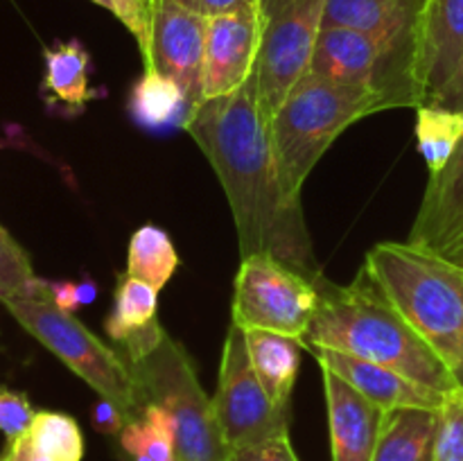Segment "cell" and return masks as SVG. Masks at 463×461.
Returning a JSON list of instances; mask_svg holds the SVG:
<instances>
[{
  "label": "cell",
  "mask_w": 463,
  "mask_h": 461,
  "mask_svg": "<svg viewBox=\"0 0 463 461\" xmlns=\"http://www.w3.org/2000/svg\"><path fill=\"white\" fill-rule=\"evenodd\" d=\"M463 230V136L448 165L430 176L407 242L441 251Z\"/></svg>",
  "instance_id": "obj_17"
},
{
  "label": "cell",
  "mask_w": 463,
  "mask_h": 461,
  "mask_svg": "<svg viewBox=\"0 0 463 461\" xmlns=\"http://www.w3.org/2000/svg\"><path fill=\"white\" fill-rule=\"evenodd\" d=\"M247 351L258 380L265 387L267 396L279 407L289 409L294 382H297L301 351L306 343L288 334L271 333V330H244Z\"/></svg>",
  "instance_id": "obj_20"
},
{
  "label": "cell",
  "mask_w": 463,
  "mask_h": 461,
  "mask_svg": "<svg viewBox=\"0 0 463 461\" xmlns=\"http://www.w3.org/2000/svg\"><path fill=\"white\" fill-rule=\"evenodd\" d=\"M3 306L36 342L57 355L95 393L111 400L127 420L138 419L145 405L127 357L111 351L77 321L75 315L63 312L52 301L12 298Z\"/></svg>",
  "instance_id": "obj_6"
},
{
  "label": "cell",
  "mask_w": 463,
  "mask_h": 461,
  "mask_svg": "<svg viewBox=\"0 0 463 461\" xmlns=\"http://www.w3.org/2000/svg\"><path fill=\"white\" fill-rule=\"evenodd\" d=\"M45 77L43 93L52 107L61 108L66 116H77L84 111L93 98L89 72L90 54L77 39L57 43L43 50Z\"/></svg>",
  "instance_id": "obj_21"
},
{
  "label": "cell",
  "mask_w": 463,
  "mask_h": 461,
  "mask_svg": "<svg viewBox=\"0 0 463 461\" xmlns=\"http://www.w3.org/2000/svg\"><path fill=\"white\" fill-rule=\"evenodd\" d=\"M434 461H463V391L443 402Z\"/></svg>",
  "instance_id": "obj_28"
},
{
  "label": "cell",
  "mask_w": 463,
  "mask_h": 461,
  "mask_svg": "<svg viewBox=\"0 0 463 461\" xmlns=\"http://www.w3.org/2000/svg\"><path fill=\"white\" fill-rule=\"evenodd\" d=\"M333 461H371L383 428L384 411L333 371L324 369Z\"/></svg>",
  "instance_id": "obj_15"
},
{
  "label": "cell",
  "mask_w": 463,
  "mask_h": 461,
  "mask_svg": "<svg viewBox=\"0 0 463 461\" xmlns=\"http://www.w3.org/2000/svg\"><path fill=\"white\" fill-rule=\"evenodd\" d=\"M36 411L30 398L14 389H0V432L5 434L7 443L25 437L32 428Z\"/></svg>",
  "instance_id": "obj_30"
},
{
  "label": "cell",
  "mask_w": 463,
  "mask_h": 461,
  "mask_svg": "<svg viewBox=\"0 0 463 461\" xmlns=\"http://www.w3.org/2000/svg\"><path fill=\"white\" fill-rule=\"evenodd\" d=\"M326 0H260L262 39L251 81L258 113L269 125L289 90L310 72Z\"/></svg>",
  "instance_id": "obj_7"
},
{
  "label": "cell",
  "mask_w": 463,
  "mask_h": 461,
  "mask_svg": "<svg viewBox=\"0 0 463 461\" xmlns=\"http://www.w3.org/2000/svg\"><path fill=\"white\" fill-rule=\"evenodd\" d=\"M213 407L231 450L289 432V409L279 407L267 396L251 366L244 330L235 324H231L226 333Z\"/></svg>",
  "instance_id": "obj_9"
},
{
  "label": "cell",
  "mask_w": 463,
  "mask_h": 461,
  "mask_svg": "<svg viewBox=\"0 0 463 461\" xmlns=\"http://www.w3.org/2000/svg\"><path fill=\"white\" fill-rule=\"evenodd\" d=\"M306 346L373 362L443 396L461 391L446 362L402 319L364 269L344 287L319 280V306Z\"/></svg>",
  "instance_id": "obj_2"
},
{
  "label": "cell",
  "mask_w": 463,
  "mask_h": 461,
  "mask_svg": "<svg viewBox=\"0 0 463 461\" xmlns=\"http://www.w3.org/2000/svg\"><path fill=\"white\" fill-rule=\"evenodd\" d=\"M231 461H298V456L288 432L269 438V441L256 443V446L231 450Z\"/></svg>",
  "instance_id": "obj_31"
},
{
  "label": "cell",
  "mask_w": 463,
  "mask_h": 461,
  "mask_svg": "<svg viewBox=\"0 0 463 461\" xmlns=\"http://www.w3.org/2000/svg\"><path fill=\"white\" fill-rule=\"evenodd\" d=\"M0 456H3V461H52L50 456H45L34 443H32L30 434L7 443V447H5Z\"/></svg>",
  "instance_id": "obj_35"
},
{
  "label": "cell",
  "mask_w": 463,
  "mask_h": 461,
  "mask_svg": "<svg viewBox=\"0 0 463 461\" xmlns=\"http://www.w3.org/2000/svg\"><path fill=\"white\" fill-rule=\"evenodd\" d=\"M129 113L140 127L147 129H167L184 127L193 113L181 86L161 72L145 68L143 77L129 93Z\"/></svg>",
  "instance_id": "obj_22"
},
{
  "label": "cell",
  "mask_w": 463,
  "mask_h": 461,
  "mask_svg": "<svg viewBox=\"0 0 463 461\" xmlns=\"http://www.w3.org/2000/svg\"><path fill=\"white\" fill-rule=\"evenodd\" d=\"M12 298L52 301V292L50 280L34 274L25 249L0 226V303Z\"/></svg>",
  "instance_id": "obj_26"
},
{
  "label": "cell",
  "mask_w": 463,
  "mask_h": 461,
  "mask_svg": "<svg viewBox=\"0 0 463 461\" xmlns=\"http://www.w3.org/2000/svg\"><path fill=\"white\" fill-rule=\"evenodd\" d=\"M116 438L129 461H179L170 414L152 402H147L138 419L129 420Z\"/></svg>",
  "instance_id": "obj_23"
},
{
  "label": "cell",
  "mask_w": 463,
  "mask_h": 461,
  "mask_svg": "<svg viewBox=\"0 0 463 461\" xmlns=\"http://www.w3.org/2000/svg\"><path fill=\"white\" fill-rule=\"evenodd\" d=\"M184 7L193 9V12L202 14V16H220V14L233 12V9L244 7L249 3H256V0H176Z\"/></svg>",
  "instance_id": "obj_33"
},
{
  "label": "cell",
  "mask_w": 463,
  "mask_h": 461,
  "mask_svg": "<svg viewBox=\"0 0 463 461\" xmlns=\"http://www.w3.org/2000/svg\"><path fill=\"white\" fill-rule=\"evenodd\" d=\"M184 129L220 176L242 258L269 253L319 283L324 274L312 251L301 197L289 194L280 183L251 77L235 93L202 99Z\"/></svg>",
  "instance_id": "obj_1"
},
{
  "label": "cell",
  "mask_w": 463,
  "mask_h": 461,
  "mask_svg": "<svg viewBox=\"0 0 463 461\" xmlns=\"http://www.w3.org/2000/svg\"><path fill=\"white\" fill-rule=\"evenodd\" d=\"M127 423H129V420H127V416L122 414V411L118 409L111 400H104L102 398L99 402H95L93 428L98 429V432L109 434V437H118Z\"/></svg>",
  "instance_id": "obj_32"
},
{
  "label": "cell",
  "mask_w": 463,
  "mask_h": 461,
  "mask_svg": "<svg viewBox=\"0 0 463 461\" xmlns=\"http://www.w3.org/2000/svg\"><path fill=\"white\" fill-rule=\"evenodd\" d=\"M143 405L163 407L175 429L179 461H231V447L217 423L213 400L202 389L193 360L172 337L131 364Z\"/></svg>",
  "instance_id": "obj_5"
},
{
  "label": "cell",
  "mask_w": 463,
  "mask_h": 461,
  "mask_svg": "<svg viewBox=\"0 0 463 461\" xmlns=\"http://www.w3.org/2000/svg\"><path fill=\"white\" fill-rule=\"evenodd\" d=\"M463 61V0H423L416 30L419 107L432 104Z\"/></svg>",
  "instance_id": "obj_13"
},
{
  "label": "cell",
  "mask_w": 463,
  "mask_h": 461,
  "mask_svg": "<svg viewBox=\"0 0 463 461\" xmlns=\"http://www.w3.org/2000/svg\"><path fill=\"white\" fill-rule=\"evenodd\" d=\"M140 3H143L145 7H147L149 12H152V9H154V5H156V0H140Z\"/></svg>",
  "instance_id": "obj_39"
},
{
  "label": "cell",
  "mask_w": 463,
  "mask_h": 461,
  "mask_svg": "<svg viewBox=\"0 0 463 461\" xmlns=\"http://www.w3.org/2000/svg\"><path fill=\"white\" fill-rule=\"evenodd\" d=\"M206 23V16L176 0H156L152 9L149 52L143 59L145 68L175 80L193 108L202 102Z\"/></svg>",
  "instance_id": "obj_11"
},
{
  "label": "cell",
  "mask_w": 463,
  "mask_h": 461,
  "mask_svg": "<svg viewBox=\"0 0 463 461\" xmlns=\"http://www.w3.org/2000/svg\"><path fill=\"white\" fill-rule=\"evenodd\" d=\"M310 351L319 362V366L346 380L353 389H357L366 400H371L383 411L401 409V407L441 409L443 402L448 400V396H443V393L420 387L405 375L373 364V362L360 360V357L346 355V353L328 351V348L310 346Z\"/></svg>",
  "instance_id": "obj_16"
},
{
  "label": "cell",
  "mask_w": 463,
  "mask_h": 461,
  "mask_svg": "<svg viewBox=\"0 0 463 461\" xmlns=\"http://www.w3.org/2000/svg\"><path fill=\"white\" fill-rule=\"evenodd\" d=\"M158 289L131 276H118L113 294V310L104 321V330L116 343L125 346L127 362L147 357L165 337V330L156 321Z\"/></svg>",
  "instance_id": "obj_18"
},
{
  "label": "cell",
  "mask_w": 463,
  "mask_h": 461,
  "mask_svg": "<svg viewBox=\"0 0 463 461\" xmlns=\"http://www.w3.org/2000/svg\"><path fill=\"white\" fill-rule=\"evenodd\" d=\"M362 269L439 353L463 391V269L411 242H380Z\"/></svg>",
  "instance_id": "obj_3"
},
{
  "label": "cell",
  "mask_w": 463,
  "mask_h": 461,
  "mask_svg": "<svg viewBox=\"0 0 463 461\" xmlns=\"http://www.w3.org/2000/svg\"><path fill=\"white\" fill-rule=\"evenodd\" d=\"M0 461H3V456H0Z\"/></svg>",
  "instance_id": "obj_40"
},
{
  "label": "cell",
  "mask_w": 463,
  "mask_h": 461,
  "mask_svg": "<svg viewBox=\"0 0 463 461\" xmlns=\"http://www.w3.org/2000/svg\"><path fill=\"white\" fill-rule=\"evenodd\" d=\"M260 39V0L208 18L202 99L224 98L247 84L256 66Z\"/></svg>",
  "instance_id": "obj_12"
},
{
  "label": "cell",
  "mask_w": 463,
  "mask_h": 461,
  "mask_svg": "<svg viewBox=\"0 0 463 461\" xmlns=\"http://www.w3.org/2000/svg\"><path fill=\"white\" fill-rule=\"evenodd\" d=\"M50 292H52L54 306L61 307L63 312L75 315V310L80 307V298H77V283H71V280H50Z\"/></svg>",
  "instance_id": "obj_36"
},
{
  "label": "cell",
  "mask_w": 463,
  "mask_h": 461,
  "mask_svg": "<svg viewBox=\"0 0 463 461\" xmlns=\"http://www.w3.org/2000/svg\"><path fill=\"white\" fill-rule=\"evenodd\" d=\"M77 298H80V307L90 306L98 298V283L93 278H84L81 283H77Z\"/></svg>",
  "instance_id": "obj_38"
},
{
  "label": "cell",
  "mask_w": 463,
  "mask_h": 461,
  "mask_svg": "<svg viewBox=\"0 0 463 461\" xmlns=\"http://www.w3.org/2000/svg\"><path fill=\"white\" fill-rule=\"evenodd\" d=\"M99 7L109 9L138 43L143 59L149 52V34H152V12L140 0H90Z\"/></svg>",
  "instance_id": "obj_29"
},
{
  "label": "cell",
  "mask_w": 463,
  "mask_h": 461,
  "mask_svg": "<svg viewBox=\"0 0 463 461\" xmlns=\"http://www.w3.org/2000/svg\"><path fill=\"white\" fill-rule=\"evenodd\" d=\"M463 136V113L448 108L425 107L416 108V138L419 152L428 163L430 176L439 174L448 165Z\"/></svg>",
  "instance_id": "obj_25"
},
{
  "label": "cell",
  "mask_w": 463,
  "mask_h": 461,
  "mask_svg": "<svg viewBox=\"0 0 463 461\" xmlns=\"http://www.w3.org/2000/svg\"><path fill=\"white\" fill-rule=\"evenodd\" d=\"M420 7L423 0H326L321 27H348L373 36L414 71Z\"/></svg>",
  "instance_id": "obj_14"
},
{
  "label": "cell",
  "mask_w": 463,
  "mask_h": 461,
  "mask_svg": "<svg viewBox=\"0 0 463 461\" xmlns=\"http://www.w3.org/2000/svg\"><path fill=\"white\" fill-rule=\"evenodd\" d=\"M439 256H443L448 262H452V265L463 269V230L457 235L455 240H452L450 244H448L446 249H441V251H439Z\"/></svg>",
  "instance_id": "obj_37"
},
{
  "label": "cell",
  "mask_w": 463,
  "mask_h": 461,
  "mask_svg": "<svg viewBox=\"0 0 463 461\" xmlns=\"http://www.w3.org/2000/svg\"><path fill=\"white\" fill-rule=\"evenodd\" d=\"M310 72L342 84L362 86L378 95L384 108H419V93L410 63L362 32L348 27H321Z\"/></svg>",
  "instance_id": "obj_10"
},
{
  "label": "cell",
  "mask_w": 463,
  "mask_h": 461,
  "mask_svg": "<svg viewBox=\"0 0 463 461\" xmlns=\"http://www.w3.org/2000/svg\"><path fill=\"white\" fill-rule=\"evenodd\" d=\"M319 306V283L269 253L242 258L233 292V324L242 330H271L306 343Z\"/></svg>",
  "instance_id": "obj_8"
},
{
  "label": "cell",
  "mask_w": 463,
  "mask_h": 461,
  "mask_svg": "<svg viewBox=\"0 0 463 461\" xmlns=\"http://www.w3.org/2000/svg\"><path fill=\"white\" fill-rule=\"evenodd\" d=\"M432 107H441V108H448V111L463 113V61L459 71L455 72V77L448 81L446 89L437 95Z\"/></svg>",
  "instance_id": "obj_34"
},
{
  "label": "cell",
  "mask_w": 463,
  "mask_h": 461,
  "mask_svg": "<svg viewBox=\"0 0 463 461\" xmlns=\"http://www.w3.org/2000/svg\"><path fill=\"white\" fill-rule=\"evenodd\" d=\"M30 438L52 461H81L84 437L72 416L61 411H36L30 428Z\"/></svg>",
  "instance_id": "obj_27"
},
{
  "label": "cell",
  "mask_w": 463,
  "mask_h": 461,
  "mask_svg": "<svg viewBox=\"0 0 463 461\" xmlns=\"http://www.w3.org/2000/svg\"><path fill=\"white\" fill-rule=\"evenodd\" d=\"M441 409L401 407L384 411L371 461H434Z\"/></svg>",
  "instance_id": "obj_19"
},
{
  "label": "cell",
  "mask_w": 463,
  "mask_h": 461,
  "mask_svg": "<svg viewBox=\"0 0 463 461\" xmlns=\"http://www.w3.org/2000/svg\"><path fill=\"white\" fill-rule=\"evenodd\" d=\"M179 267V253L161 226L145 224L131 235L127 251V276L145 280L161 292Z\"/></svg>",
  "instance_id": "obj_24"
},
{
  "label": "cell",
  "mask_w": 463,
  "mask_h": 461,
  "mask_svg": "<svg viewBox=\"0 0 463 461\" xmlns=\"http://www.w3.org/2000/svg\"><path fill=\"white\" fill-rule=\"evenodd\" d=\"M378 111H384V104L371 90L307 72L267 125L283 188L301 197L303 183L333 140Z\"/></svg>",
  "instance_id": "obj_4"
}]
</instances>
